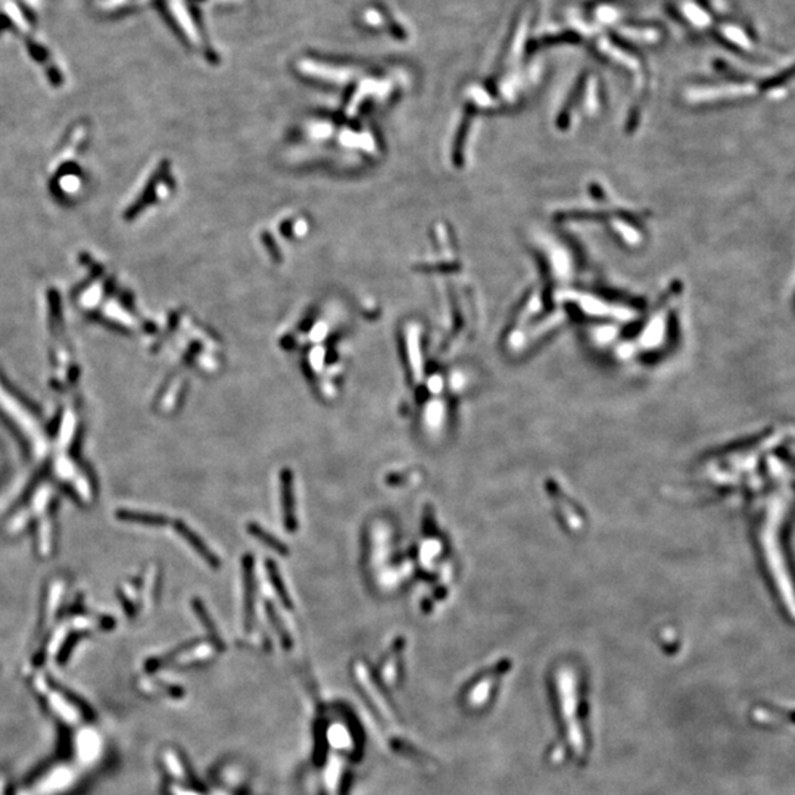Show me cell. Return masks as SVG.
<instances>
[{"label": "cell", "mask_w": 795, "mask_h": 795, "mask_svg": "<svg viewBox=\"0 0 795 795\" xmlns=\"http://www.w3.org/2000/svg\"><path fill=\"white\" fill-rule=\"evenodd\" d=\"M27 47H28V52L32 54V56L36 60H38V62H45V60L49 58L46 50L42 46H38L36 42H32L29 38H27Z\"/></svg>", "instance_id": "30bf717a"}, {"label": "cell", "mask_w": 795, "mask_h": 795, "mask_svg": "<svg viewBox=\"0 0 795 795\" xmlns=\"http://www.w3.org/2000/svg\"><path fill=\"white\" fill-rule=\"evenodd\" d=\"M119 517L123 520H128V521L142 523V525H146V526H165L168 523V519H165L163 516L142 514V512H133V511L119 512Z\"/></svg>", "instance_id": "52a82bcc"}, {"label": "cell", "mask_w": 795, "mask_h": 795, "mask_svg": "<svg viewBox=\"0 0 795 795\" xmlns=\"http://www.w3.org/2000/svg\"><path fill=\"white\" fill-rule=\"evenodd\" d=\"M267 613H268L270 621L273 623V626L277 629V633H278V635H280L281 641H283V642H281V643H283V645H285L286 648H289V647H290V638H289V635H287V632H286L285 626H281L280 619H278V616H277V613H276L274 607H273V606H270V604H268V606H267Z\"/></svg>", "instance_id": "9c48e42d"}, {"label": "cell", "mask_w": 795, "mask_h": 795, "mask_svg": "<svg viewBox=\"0 0 795 795\" xmlns=\"http://www.w3.org/2000/svg\"><path fill=\"white\" fill-rule=\"evenodd\" d=\"M192 606H193V610H195V613L198 615L199 620L204 623V626L209 632V635L213 637V639L215 641L217 645H221V641H219V637H218V633H217L215 625H214L213 619H209V615H208V611H206V608L204 606V602L200 601V600H198V598H193L192 600Z\"/></svg>", "instance_id": "ba28073f"}, {"label": "cell", "mask_w": 795, "mask_h": 795, "mask_svg": "<svg viewBox=\"0 0 795 795\" xmlns=\"http://www.w3.org/2000/svg\"><path fill=\"white\" fill-rule=\"evenodd\" d=\"M174 189H176V180H174L173 174H171L168 165L164 164L163 167H158V169L152 174V177L149 178L147 185L145 187V192L140 193L142 195V198H140V200H137V202L132 208H128L127 217H134L139 211H143L150 204L164 202V200L168 199L169 193L173 192Z\"/></svg>", "instance_id": "7a4b0ae2"}, {"label": "cell", "mask_w": 795, "mask_h": 795, "mask_svg": "<svg viewBox=\"0 0 795 795\" xmlns=\"http://www.w3.org/2000/svg\"><path fill=\"white\" fill-rule=\"evenodd\" d=\"M281 485V506H283L285 526L289 532H295L298 527L295 514V495H294V476L289 468L281 470L280 473Z\"/></svg>", "instance_id": "3957f363"}, {"label": "cell", "mask_w": 795, "mask_h": 795, "mask_svg": "<svg viewBox=\"0 0 795 795\" xmlns=\"http://www.w3.org/2000/svg\"><path fill=\"white\" fill-rule=\"evenodd\" d=\"M267 571H268L270 580H271V583H273V586H274V589H276V592H277V595L280 597L281 602H283V606H285L286 608H292V607H294V604H292V600H290V597H289L287 589H286V586H285L283 580H281V576H280L278 569H277V566H276V562H274V561L267 560Z\"/></svg>", "instance_id": "8992f818"}, {"label": "cell", "mask_w": 795, "mask_h": 795, "mask_svg": "<svg viewBox=\"0 0 795 795\" xmlns=\"http://www.w3.org/2000/svg\"><path fill=\"white\" fill-rule=\"evenodd\" d=\"M174 527H176V530L180 533V535L185 538V541H187V542L190 543V545H192V548H193V549L198 552V554H199L200 557H202V558L205 560V562H208V565H209L211 567H215V569H217V567H219V565H221V562H219V558H218V557L214 554L213 551H211V549L208 548V545H206V543H205L202 539H200V536H198L196 533H195L192 529H190V527H187V526H186V523H185V521L177 520V521L174 523Z\"/></svg>", "instance_id": "277c9868"}, {"label": "cell", "mask_w": 795, "mask_h": 795, "mask_svg": "<svg viewBox=\"0 0 795 795\" xmlns=\"http://www.w3.org/2000/svg\"><path fill=\"white\" fill-rule=\"evenodd\" d=\"M383 152L375 130L348 119L313 117L290 130L281 158L294 168L355 173L377 164Z\"/></svg>", "instance_id": "6da1fadb"}, {"label": "cell", "mask_w": 795, "mask_h": 795, "mask_svg": "<svg viewBox=\"0 0 795 795\" xmlns=\"http://www.w3.org/2000/svg\"><path fill=\"white\" fill-rule=\"evenodd\" d=\"M248 530L250 535L254 538H257L258 541H261L267 545L268 548H271L273 551H276L277 554L280 556H289V548L286 543H283L281 541H278L274 535H271L270 532H267L264 527H261L257 523H249L248 525Z\"/></svg>", "instance_id": "5b68a950"}]
</instances>
